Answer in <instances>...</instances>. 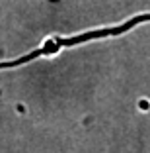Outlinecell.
Returning <instances> with one entry per match:
<instances>
[{
    "instance_id": "6da1fadb",
    "label": "cell",
    "mask_w": 150,
    "mask_h": 153,
    "mask_svg": "<svg viewBox=\"0 0 150 153\" xmlns=\"http://www.w3.org/2000/svg\"><path fill=\"white\" fill-rule=\"evenodd\" d=\"M150 20V12L148 14H140V16H135V18L127 20V22L119 24V26H109V27H100V30H90V32H84L80 36H70V37H49V39L43 41V45H39L37 49L29 51V53L22 55L18 59H12V61H0V69H12L18 67V65H26L31 63L33 59L39 57H47V55L59 53L62 47H74V45H80L84 41H92V39H100V37H109V36H119V33L129 32L131 27L138 26L142 22H148Z\"/></svg>"
}]
</instances>
